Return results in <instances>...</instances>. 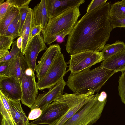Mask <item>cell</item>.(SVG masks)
I'll return each instance as SVG.
<instances>
[{"label":"cell","instance_id":"1","mask_svg":"<svg viewBox=\"0 0 125 125\" xmlns=\"http://www.w3.org/2000/svg\"><path fill=\"white\" fill-rule=\"evenodd\" d=\"M110 7L109 2L101 5L77 21L68 36L65 46L68 53L102 51L113 29L109 20Z\"/></svg>","mask_w":125,"mask_h":125},{"label":"cell","instance_id":"2","mask_svg":"<svg viewBox=\"0 0 125 125\" xmlns=\"http://www.w3.org/2000/svg\"><path fill=\"white\" fill-rule=\"evenodd\" d=\"M116 72L103 68L85 69L75 73H70L66 85L73 93L85 94L90 90L98 92L107 80Z\"/></svg>","mask_w":125,"mask_h":125},{"label":"cell","instance_id":"3","mask_svg":"<svg viewBox=\"0 0 125 125\" xmlns=\"http://www.w3.org/2000/svg\"><path fill=\"white\" fill-rule=\"evenodd\" d=\"M80 15L79 7H74L49 19L46 27L41 31L45 43L49 45L59 37L64 38L69 35Z\"/></svg>","mask_w":125,"mask_h":125},{"label":"cell","instance_id":"4","mask_svg":"<svg viewBox=\"0 0 125 125\" xmlns=\"http://www.w3.org/2000/svg\"><path fill=\"white\" fill-rule=\"evenodd\" d=\"M105 92L97 93L62 125H93L101 118L107 101Z\"/></svg>","mask_w":125,"mask_h":125},{"label":"cell","instance_id":"5","mask_svg":"<svg viewBox=\"0 0 125 125\" xmlns=\"http://www.w3.org/2000/svg\"><path fill=\"white\" fill-rule=\"evenodd\" d=\"M21 70L22 103L31 109L35 104L38 94L37 83L34 72L29 67L25 57L19 53Z\"/></svg>","mask_w":125,"mask_h":125},{"label":"cell","instance_id":"6","mask_svg":"<svg viewBox=\"0 0 125 125\" xmlns=\"http://www.w3.org/2000/svg\"><path fill=\"white\" fill-rule=\"evenodd\" d=\"M72 96V94L66 93L61 94L55 101L47 106L39 118L29 123L28 125L41 124L50 125L67 112Z\"/></svg>","mask_w":125,"mask_h":125},{"label":"cell","instance_id":"7","mask_svg":"<svg viewBox=\"0 0 125 125\" xmlns=\"http://www.w3.org/2000/svg\"><path fill=\"white\" fill-rule=\"evenodd\" d=\"M67 67L63 54H60L55 60L45 75L38 80V90L50 89L64 77Z\"/></svg>","mask_w":125,"mask_h":125},{"label":"cell","instance_id":"8","mask_svg":"<svg viewBox=\"0 0 125 125\" xmlns=\"http://www.w3.org/2000/svg\"><path fill=\"white\" fill-rule=\"evenodd\" d=\"M69 62L68 71L75 73L85 69L104 60L101 52L85 51L71 55Z\"/></svg>","mask_w":125,"mask_h":125},{"label":"cell","instance_id":"9","mask_svg":"<svg viewBox=\"0 0 125 125\" xmlns=\"http://www.w3.org/2000/svg\"><path fill=\"white\" fill-rule=\"evenodd\" d=\"M94 93L90 90L85 94H72L68 110L62 117L50 125H62L89 101Z\"/></svg>","mask_w":125,"mask_h":125},{"label":"cell","instance_id":"10","mask_svg":"<svg viewBox=\"0 0 125 125\" xmlns=\"http://www.w3.org/2000/svg\"><path fill=\"white\" fill-rule=\"evenodd\" d=\"M61 53L59 44L52 45L47 48L36 66L35 71L38 80L45 75L55 60Z\"/></svg>","mask_w":125,"mask_h":125},{"label":"cell","instance_id":"11","mask_svg":"<svg viewBox=\"0 0 125 125\" xmlns=\"http://www.w3.org/2000/svg\"><path fill=\"white\" fill-rule=\"evenodd\" d=\"M66 83L63 77L55 85L46 92L38 95L35 103L31 110L35 108H40L42 111L47 106L55 101L63 94Z\"/></svg>","mask_w":125,"mask_h":125},{"label":"cell","instance_id":"12","mask_svg":"<svg viewBox=\"0 0 125 125\" xmlns=\"http://www.w3.org/2000/svg\"><path fill=\"white\" fill-rule=\"evenodd\" d=\"M85 2L84 0H46L49 19L56 16L71 8L79 7Z\"/></svg>","mask_w":125,"mask_h":125},{"label":"cell","instance_id":"13","mask_svg":"<svg viewBox=\"0 0 125 125\" xmlns=\"http://www.w3.org/2000/svg\"><path fill=\"white\" fill-rule=\"evenodd\" d=\"M46 48L43 37L40 34L34 37L26 48L24 56L29 67L34 72L39 53Z\"/></svg>","mask_w":125,"mask_h":125},{"label":"cell","instance_id":"14","mask_svg":"<svg viewBox=\"0 0 125 125\" xmlns=\"http://www.w3.org/2000/svg\"><path fill=\"white\" fill-rule=\"evenodd\" d=\"M0 90L9 98L21 101L22 95L21 84L15 78L0 76Z\"/></svg>","mask_w":125,"mask_h":125},{"label":"cell","instance_id":"15","mask_svg":"<svg viewBox=\"0 0 125 125\" xmlns=\"http://www.w3.org/2000/svg\"><path fill=\"white\" fill-rule=\"evenodd\" d=\"M102 67L116 73L125 70V49L104 60L101 65Z\"/></svg>","mask_w":125,"mask_h":125},{"label":"cell","instance_id":"16","mask_svg":"<svg viewBox=\"0 0 125 125\" xmlns=\"http://www.w3.org/2000/svg\"><path fill=\"white\" fill-rule=\"evenodd\" d=\"M36 26L33 10L29 8L27 17L20 35V36H21L23 38V45L21 52L23 55L27 46L29 36Z\"/></svg>","mask_w":125,"mask_h":125},{"label":"cell","instance_id":"17","mask_svg":"<svg viewBox=\"0 0 125 125\" xmlns=\"http://www.w3.org/2000/svg\"><path fill=\"white\" fill-rule=\"evenodd\" d=\"M20 101L9 98L12 116L17 125H28L29 120L22 108Z\"/></svg>","mask_w":125,"mask_h":125},{"label":"cell","instance_id":"18","mask_svg":"<svg viewBox=\"0 0 125 125\" xmlns=\"http://www.w3.org/2000/svg\"><path fill=\"white\" fill-rule=\"evenodd\" d=\"M36 25H41L42 30L46 27L49 20L46 8V0H42L33 9Z\"/></svg>","mask_w":125,"mask_h":125},{"label":"cell","instance_id":"19","mask_svg":"<svg viewBox=\"0 0 125 125\" xmlns=\"http://www.w3.org/2000/svg\"><path fill=\"white\" fill-rule=\"evenodd\" d=\"M19 13L18 8L10 4L6 14L0 21V35H3L9 25Z\"/></svg>","mask_w":125,"mask_h":125},{"label":"cell","instance_id":"20","mask_svg":"<svg viewBox=\"0 0 125 125\" xmlns=\"http://www.w3.org/2000/svg\"><path fill=\"white\" fill-rule=\"evenodd\" d=\"M0 113L2 117L6 119L10 125H17L12 116L9 103V98L0 90Z\"/></svg>","mask_w":125,"mask_h":125},{"label":"cell","instance_id":"21","mask_svg":"<svg viewBox=\"0 0 125 125\" xmlns=\"http://www.w3.org/2000/svg\"><path fill=\"white\" fill-rule=\"evenodd\" d=\"M125 49V44L123 41H116L112 44L105 45L101 52L104 60Z\"/></svg>","mask_w":125,"mask_h":125},{"label":"cell","instance_id":"22","mask_svg":"<svg viewBox=\"0 0 125 125\" xmlns=\"http://www.w3.org/2000/svg\"><path fill=\"white\" fill-rule=\"evenodd\" d=\"M19 53L10 62L7 76L15 78L21 84V70Z\"/></svg>","mask_w":125,"mask_h":125},{"label":"cell","instance_id":"23","mask_svg":"<svg viewBox=\"0 0 125 125\" xmlns=\"http://www.w3.org/2000/svg\"><path fill=\"white\" fill-rule=\"evenodd\" d=\"M109 16L111 18H125V0L112 4L110 7Z\"/></svg>","mask_w":125,"mask_h":125},{"label":"cell","instance_id":"24","mask_svg":"<svg viewBox=\"0 0 125 125\" xmlns=\"http://www.w3.org/2000/svg\"><path fill=\"white\" fill-rule=\"evenodd\" d=\"M20 19L19 13L7 27L3 35L11 37L14 39L20 36Z\"/></svg>","mask_w":125,"mask_h":125},{"label":"cell","instance_id":"25","mask_svg":"<svg viewBox=\"0 0 125 125\" xmlns=\"http://www.w3.org/2000/svg\"><path fill=\"white\" fill-rule=\"evenodd\" d=\"M21 51V49L19 48L17 46V41H15L12 44V49L9 53L4 57L0 59V63L6 62H10Z\"/></svg>","mask_w":125,"mask_h":125},{"label":"cell","instance_id":"26","mask_svg":"<svg viewBox=\"0 0 125 125\" xmlns=\"http://www.w3.org/2000/svg\"><path fill=\"white\" fill-rule=\"evenodd\" d=\"M121 72L118 81V93L122 102L125 105V70Z\"/></svg>","mask_w":125,"mask_h":125},{"label":"cell","instance_id":"27","mask_svg":"<svg viewBox=\"0 0 125 125\" xmlns=\"http://www.w3.org/2000/svg\"><path fill=\"white\" fill-rule=\"evenodd\" d=\"M11 37L0 35V50H9L13 42Z\"/></svg>","mask_w":125,"mask_h":125},{"label":"cell","instance_id":"28","mask_svg":"<svg viewBox=\"0 0 125 125\" xmlns=\"http://www.w3.org/2000/svg\"><path fill=\"white\" fill-rule=\"evenodd\" d=\"M18 8L19 10L20 16V33L27 17L29 8V6L19 7Z\"/></svg>","mask_w":125,"mask_h":125},{"label":"cell","instance_id":"29","mask_svg":"<svg viewBox=\"0 0 125 125\" xmlns=\"http://www.w3.org/2000/svg\"><path fill=\"white\" fill-rule=\"evenodd\" d=\"M109 20L113 29L117 27L125 28V18H118L109 17Z\"/></svg>","mask_w":125,"mask_h":125},{"label":"cell","instance_id":"30","mask_svg":"<svg viewBox=\"0 0 125 125\" xmlns=\"http://www.w3.org/2000/svg\"><path fill=\"white\" fill-rule=\"evenodd\" d=\"M9 4L18 8L29 6L31 0H7Z\"/></svg>","mask_w":125,"mask_h":125},{"label":"cell","instance_id":"31","mask_svg":"<svg viewBox=\"0 0 125 125\" xmlns=\"http://www.w3.org/2000/svg\"><path fill=\"white\" fill-rule=\"evenodd\" d=\"M42 111L40 108H37L31 110L28 117L29 120H35L41 116Z\"/></svg>","mask_w":125,"mask_h":125},{"label":"cell","instance_id":"32","mask_svg":"<svg viewBox=\"0 0 125 125\" xmlns=\"http://www.w3.org/2000/svg\"><path fill=\"white\" fill-rule=\"evenodd\" d=\"M107 0H93L88 6L86 12H89L98 6L106 3Z\"/></svg>","mask_w":125,"mask_h":125},{"label":"cell","instance_id":"33","mask_svg":"<svg viewBox=\"0 0 125 125\" xmlns=\"http://www.w3.org/2000/svg\"><path fill=\"white\" fill-rule=\"evenodd\" d=\"M42 30V27L41 25H36L35 26L29 36L27 46L34 37L37 35L40 34V32Z\"/></svg>","mask_w":125,"mask_h":125},{"label":"cell","instance_id":"34","mask_svg":"<svg viewBox=\"0 0 125 125\" xmlns=\"http://www.w3.org/2000/svg\"><path fill=\"white\" fill-rule=\"evenodd\" d=\"M9 5V3L7 0L0 4V21L2 19L6 14Z\"/></svg>","mask_w":125,"mask_h":125},{"label":"cell","instance_id":"35","mask_svg":"<svg viewBox=\"0 0 125 125\" xmlns=\"http://www.w3.org/2000/svg\"><path fill=\"white\" fill-rule=\"evenodd\" d=\"M10 62L0 63V76H7Z\"/></svg>","mask_w":125,"mask_h":125},{"label":"cell","instance_id":"36","mask_svg":"<svg viewBox=\"0 0 125 125\" xmlns=\"http://www.w3.org/2000/svg\"><path fill=\"white\" fill-rule=\"evenodd\" d=\"M23 45V38L21 36H19L17 40V45L18 47L21 49Z\"/></svg>","mask_w":125,"mask_h":125},{"label":"cell","instance_id":"37","mask_svg":"<svg viewBox=\"0 0 125 125\" xmlns=\"http://www.w3.org/2000/svg\"><path fill=\"white\" fill-rule=\"evenodd\" d=\"M9 52L8 50H0V59L5 57Z\"/></svg>","mask_w":125,"mask_h":125},{"label":"cell","instance_id":"38","mask_svg":"<svg viewBox=\"0 0 125 125\" xmlns=\"http://www.w3.org/2000/svg\"><path fill=\"white\" fill-rule=\"evenodd\" d=\"M1 125H10L8 121L2 117L1 121Z\"/></svg>","mask_w":125,"mask_h":125}]
</instances>
